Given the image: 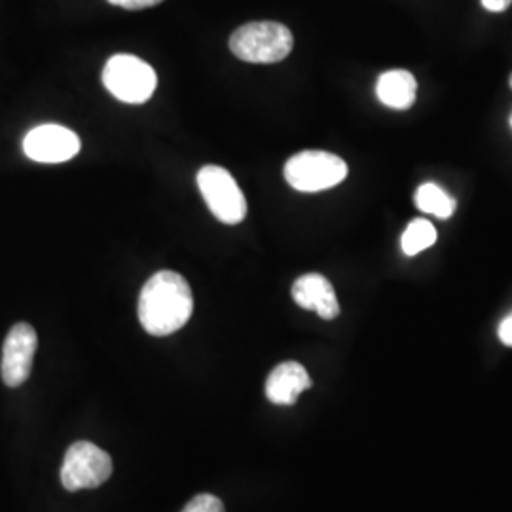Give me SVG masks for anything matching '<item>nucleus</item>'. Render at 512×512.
<instances>
[{"instance_id": "nucleus-1", "label": "nucleus", "mask_w": 512, "mask_h": 512, "mask_svg": "<svg viewBox=\"0 0 512 512\" xmlns=\"http://www.w3.org/2000/svg\"><path fill=\"white\" fill-rule=\"evenodd\" d=\"M194 311L192 289L183 275L162 270L152 275L139 296V321L152 336L183 329Z\"/></svg>"}, {"instance_id": "nucleus-2", "label": "nucleus", "mask_w": 512, "mask_h": 512, "mask_svg": "<svg viewBox=\"0 0 512 512\" xmlns=\"http://www.w3.org/2000/svg\"><path fill=\"white\" fill-rule=\"evenodd\" d=\"M293 46L291 29L275 21L245 23L230 37L232 54L247 63H279L293 52Z\"/></svg>"}, {"instance_id": "nucleus-3", "label": "nucleus", "mask_w": 512, "mask_h": 512, "mask_svg": "<svg viewBox=\"0 0 512 512\" xmlns=\"http://www.w3.org/2000/svg\"><path fill=\"white\" fill-rule=\"evenodd\" d=\"M103 84L118 101L143 105L156 92L158 76L147 61L131 54H116L105 63Z\"/></svg>"}, {"instance_id": "nucleus-4", "label": "nucleus", "mask_w": 512, "mask_h": 512, "mask_svg": "<svg viewBox=\"0 0 512 512\" xmlns=\"http://www.w3.org/2000/svg\"><path fill=\"white\" fill-rule=\"evenodd\" d=\"M348 164L325 150H304L285 164V181L298 192H323L344 183Z\"/></svg>"}, {"instance_id": "nucleus-5", "label": "nucleus", "mask_w": 512, "mask_h": 512, "mask_svg": "<svg viewBox=\"0 0 512 512\" xmlns=\"http://www.w3.org/2000/svg\"><path fill=\"white\" fill-rule=\"evenodd\" d=\"M198 188L209 211L220 222L239 224L247 217V200L228 169L205 165L198 171Z\"/></svg>"}, {"instance_id": "nucleus-6", "label": "nucleus", "mask_w": 512, "mask_h": 512, "mask_svg": "<svg viewBox=\"0 0 512 512\" xmlns=\"http://www.w3.org/2000/svg\"><path fill=\"white\" fill-rule=\"evenodd\" d=\"M112 475V459L92 442L80 440L69 446L61 465V484L69 492L92 490Z\"/></svg>"}, {"instance_id": "nucleus-7", "label": "nucleus", "mask_w": 512, "mask_h": 512, "mask_svg": "<svg viewBox=\"0 0 512 512\" xmlns=\"http://www.w3.org/2000/svg\"><path fill=\"white\" fill-rule=\"evenodd\" d=\"M80 137L73 129L57 124H46L31 129L23 139V152L27 158L40 164H63L73 160L80 152Z\"/></svg>"}, {"instance_id": "nucleus-8", "label": "nucleus", "mask_w": 512, "mask_h": 512, "mask_svg": "<svg viewBox=\"0 0 512 512\" xmlns=\"http://www.w3.org/2000/svg\"><path fill=\"white\" fill-rule=\"evenodd\" d=\"M37 348V332L31 325L18 323L12 327L2 346L0 374L4 384L8 387H19L27 382V378L31 376Z\"/></svg>"}, {"instance_id": "nucleus-9", "label": "nucleus", "mask_w": 512, "mask_h": 512, "mask_svg": "<svg viewBox=\"0 0 512 512\" xmlns=\"http://www.w3.org/2000/svg\"><path fill=\"white\" fill-rule=\"evenodd\" d=\"M293 298L300 308L315 311L325 321H332L340 315L334 287L325 275L306 274L298 277L293 285Z\"/></svg>"}, {"instance_id": "nucleus-10", "label": "nucleus", "mask_w": 512, "mask_h": 512, "mask_svg": "<svg viewBox=\"0 0 512 512\" xmlns=\"http://www.w3.org/2000/svg\"><path fill=\"white\" fill-rule=\"evenodd\" d=\"M311 387L308 370L296 361L275 366L266 380V397L277 406H291Z\"/></svg>"}, {"instance_id": "nucleus-11", "label": "nucleus", "mask_w": 512, "mask_h": 512, "mask_svg": "<svg viewBox=\"0 0 512 512\" xmlns=\"http://www.w3.org/2000/svg\"><path fill=\"white\" fill-rule=\"evenodd\" d=\"M416 93H418V82L414 74L403 69L380 74L376 82V95L389 109H410L416 103Z\"/></svg>"}, {"instance_id": "nucleus-12", "label": "nucleus", "mask_w": 512, "mask_h": 512, "mask_svg": "<svg viewBox=\"0 0 512 512\" xmlns=\"http://www.w3.org/2000/svg\"><path fill=\"white\" fill-rule=\"evenodd\" d=\"M414 202L420 211L439 219H450L456 213V200L435 183L421 184L416 190Z\"/></svg>"}, {"instance_id": "nucleus-13", "label": "nucleus", "mask_w": 512, "mask_h": 512, "mask_svg": "<svg viewBox=\"0 0 512 512\" xmlns=\"http://www.w3.org/2000/svg\"><path fill=\"white\" fill-rule=\"evenodd\" d=\"M437 228L425 219H414L408 228L404 230L401 245H403L404 255L416 256L420 255L421 251L429 249L431 245L437 243Z\"/></svg>"}, {"instance_id": "nucleus-14", "label": "nucleus", "mask_w": 512, "mask_h": 512, "mask_svg": "<svg viewBox=\"0 0 512 512\" xmlns=\"http://www.w3.org/2000/svg\"><path fill=\"white\" fill-rule=\"evenodd\" d=\"M183 512H224V505L215 495L200 494L196 495L192 501H188Z\"/></svg>"}, {"instance_id": "nucleus-15", "label": "nucleus", "mask_w": 512, "mask_h": 512, "mask_svg": "<svg viewBox=\"0 0 512 512\" xmlns=\"http://www.w3.org/2000/svg\"><path fill=\"white\" fill-rule=\"evenodd\" d=\"M110 4L120 6L124 10H145V8H152L164 0H109Z\"/></svg>"}, {"instance_id": "nucleus-16", "label": "nucleus", "mask_w": 512, "mask_h": 512, "mask_svg": "<svg viewBox=\"0 0 512 512\" xmlns=\"http://www.w3.org/2000/svg\"><path fill=\"white\" fill-rule=\"evenodd\" d=\"M499 340H501L505 346L512 348V313L511 315H507V317L501 321V325H499Z\"/></svg>"}, {"instance_id": "nucleus-17", "label": "nucleus", "mask_w": 512, "mask_h": 512, "mask_svg": "<svg viewBox=\"0 0 512 512\" xmlns=\"http://www.w3.org/2000/svg\"><path fill=\"white\" fill-rule=\"evenodd\" d=\"M480 2H482V6H484L488 12H495V14L505 12L512 4V0H480Z\"/></svg>"}, {"instance_id": "nucleus-18", "label": "nucleus", "mask_w": 512, "mask_h": 512, "mask_svg": "<svg viewBox=\"0 0 512 512\" xmlns=\"http://www.w3.org/2000/svg\"><path fill=\"white\" fill-rule=\"evenodd\" d=\"M509 82H511V88H512V74H511V78H509Z\"/></svg>"}, {"instance_id": "nucleus-19", "label": "nucleus", "mask_w": 512, "mask_h": 512, "mask_svg": "<svg viewBox=\"0 0 512 512\" xmlns=\"http://www.w3.org/2000/svg\"><path fill=\"white\" fill-rule=\"evenodd\" d=\"M511 126H512V114H511Z\"/></svg>"}]
</instances>
